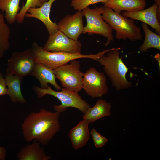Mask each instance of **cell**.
<instances>
[{
  "mask_svg": "<svg viewBox=\"0 0 160 160\" xmlns=\"http://www.w3.org/2000/svg\"><path fill=\"white\" fill-rule=\"evenodd\" d=\"M90 134L92 136L95 145L97 148L103 147L108 141L107 138L103 136L94 128L91 130Z\"/></svg>",
  "mask_w": 160,
  "mask_h": 160,
  "instance_id": "25",
  "label": "cell"
},
{
  "mask_svg": "<svg viewBox=\"0 0 160 160\" xmlns=\"http://www.w3.org/2000/svg\"><path fill=\"white\" fill-rule=\"evenodd\" d=\"M141 26L145 34V39L143 44L139 48L141 52H145L148 49L154 48L160 50V35L150 29L148 25L143 23Z\"/></svg>",
  "mask_w": 160,
  "mask_h": 160,
  "instance_id": "21",
  "label": "cell"
},
{
  "mask_svg": "<svg viewBox=\"0 0 160 160\" xmlns=\"http://www.w3.org/2000/svg\"><path fill=\"white\" fill-rule=\"evenodd\" d=\"M56 0H49L39 8H29L25 17H33L41 21L45 25L49 34L51 35L58 31L57 24L50 20V13L52 5Z\"/></svg>",
  "mask_w": 160,
  "mask_h": 160,
  "instance_id": "12",
  "label": "cell"
},
{
  "mask_svg": "<svg viewBox=\"0 0 160 160\" xmlns=\"http://www.w3.org/2000/svg\"><path fill=\"white\" fill-rule=\"evenodd\" d=\"M102 14L103 19L116 31L115 38L132 41L142 39L140 28L135 24L134 20L115 12L112 9L103 5Z\"/></svg>",
  "mask_w": 160,
  "mask_h": 160,
  "instance_id": "4",
  "label": "cell"
},
{
  "mask_svg": "<svg viewBox=\"0 0 160 160\" xmlns=\"http://www.w3.org/2000/svg\"><path fill=\"white\" fill-rule=\"evenodd\" d=\"M22 147L17 154L18 160H49L52 158L47 155L40 143L35 140Z\"/></svg>",
  "mask_w": 160,
  "mask_h": 160,
  "instance_id": "15",
  "label": "cell"
},
{
  "mask_svg": "<svg viewBox=\"0 0 160 160\" xmlns=\"http://www.w3.org/2000/svg\"><path fill=\"white\" fill-rule=\"evenodd\" d=\"M111 108L110 103L103 99H98L95 105L89 108L84 114L83 119L89 124L93 123L101 118L110 116Z\"/></svg>",
  "mask_w": 160,
  "mask_h": 160,
  "instance_id": "19",
  "label": "cell"
},
{
  "mask_svg": "<svg viewBox=\"0 0 160 160\" xmlns=\"http://www.w3.org/2000/svg\"><path fill=\"white\" fill-rule=\"evenodd\" d=\"M10 33V28L4 22L3 14H0V58L9 48Z\"/></svg>",
  "mask_w": 160,
  "mask_h": 160,
  "instance_id": "22",
  "label": "cell"
},
{
  "mask_svg": "<svg viewBox=\"0 0 160 160\" xmlns=\"http://www.w3.org/2000/svg\"><path fill=\"white\" fill-rule=\"evenodd\" d=\"M20 0H0V10L5 12V17L10 24L16 21L20 7Z\"/></svg>",
  "mask_w": 160,
  "mask_h": 160,
  "instance_id": "20",
  "label": "cell"
},
{
  "mask_svg": "<svg viewBox=\"0 0 160 160\" xmlns=\"http://www.w3.org/2000/svg\"><path fill=\"white\" fill-rule=\"evenodd\" d=\"M158 5L156 3L145 9L134 12L123 11L121 15L129 18L139 20L150 25L160 35V25L157 17Z\"/></svg>",
  "mask_w": 160,
  "mask_h": 160,
  "instance_id": "13",
  "label": "cell"
},
{
  "mask_svg": "<svg viewBox=\"0 0 160 160\" xmlns=\"http://www.w3.org/2000/svg\"><path fill=\"white\" fill-rule=\"evenodd\" d=\"M30 75L35 77L39 80L42 88H47L49 86L47 85L48 83L52 84L57 91L61 88L56 81V77L53 70L41 63H36Z\"/></svg>",
  "mask_w": 160,
  "mask_h": 160,
  "instance_id": "17",
  "label": "cell"
},
{
  "mask_svg": "<svg viewBox=\"0 0 160 160\" xmlns=\"http://www.w3.org/2000/svg\"><path fill=\"white\" fill-rule=\"evenodd\" d=\"M36 63H41L46 67L53 70L68 64L70 61L78 59L89 58L97 61L103 55L112 49H105L95 54H74L65 52H52L45 50L43 47L36 42L31 44Z\"/></svg>",
  "mask_w": 160,
  "mask_h": 160,
  "instance_id": "3",
  "label": "cell"
},
{
  "mask_svg": "<svg viewBox=\"0 0 160 160\" xmlns=\"http://www.w3.org/2000/svg\"><path fill=\"white\" fill-rule=\"evenodd\" d=\"M60 114L45 109L30 113L21 125L25 140L29 142L35 140L43 145H47L60 130Z\"/></svg>",
  "mask_w": 160,
  "mask_h": 160,
  "instance_id": "1",
  "label": "cell"
},
{
  "mask_svg": "<svg viewBox=\"0 0 160 160\" xmlns=\"http://www.w3.org/2000/svg\"><path fill=\"white\" fill-rule=\"evenodd\" d=\"M4 79L7 86V95L11 101L15 103H26V100L22 94L21 88L23 77L7 73Z\"/></svg>",
  "mask_w": 160,
  "mask_h": 160,
  "instance_id": "16",
  "label": "cell"
},
{
  "mask_svg": "<svg viewBox=\"0 0 160 160\" xmlns=\"http://www.w3.org/2000/svg\"><path fill=\"white\" fill-rule=\"evenodd\" d=\"M120 49L112 48L97 60L103 66L104 71L117 91L127 89L132 85V82L126 79L128 68L119 57Z\"/></svg>",
  "mask_w": 160,
  "mask_h": 160,
  "instance_id": "2",
  "label": "cell"
},
{
  "mask_svg": "<svg viewBox=\"0 0 160 160\" xmlns=\"http://www.w3.org/2000/svg\"><path fill=\"white\" fill-rule=\"evenodd\" d=\"M107 79L104 74L91 67L84 73L82 89L92 98L102 97L108 92Z\"/></svg>",
  "mask_w": 160,
  "mask_h": 160,
  "instance_id": "9",
  "label": "cell"
},
{
  "mask_svg": "<svg viewBox=\"0 0 160 160\" xmlns=\"http://www.w3.org/2000/svg\"><path fill=\"white\" fill-rule=\"evenodd\" d=\"M36 63L31 48L22 52H15L8 60L6 72L23 77L30 75Z\"/></svg>",
  "mask_w": 160,
  "mask_h": 160,
  "instance_id": "8",
  "label": "cell"
},
{
  "mask_svg": "<svg viewBox=\"0 0 160 160\" xmlns=\"http://www.w3.org/2000/svg\"><path fill=\"white\" fill-rule=\"evenodd\" d=\"M83 16L81 11L66 15L58 23V30L70 38L78 40L83 31Z\"/></svg>",
  "mask_w": 160,
  "mask_h": 160,
  "instance_id": "11",
  "label": "cell"
},
{
  "mask_svg": "<svg viewBox=\"0 0 160 160\" xmlns=\"http://www.w3.org/2000/svg\"><path fill=\"white\" fill-rule=\"evenodd\" d=\"M108 0H71L70 5L77 11H81L90 5L99 2L102 3Z\"/></svg>",
  "mask_w": 160,
  "mask_h": 160,
  "instance_id": "24",
  "label": "cell"
},
{
  "mask_svg": "<svg viewBox=\"0 0 160 160\" xmlns=\"http://www.w3.org/2000/svg\"><path fill=\"white\" fill-rule=\"evenodd\" d=\"M40 0H27L25 4H23L18 13L16 21L19 23H22L28 9L30 8L36 7L41 6Z\"/></svg>",
  "mask_w": 160,
  "mask_h": 160,
  "instance_id": "23",
  "label": "cell"
},
{
  "mask_svg": "<svg viewBox=\"0 0 160 160\" xmlns=\"http://www.w3.org/2000/svg\"><path fill=\"white\" fill-rule=\"evenodd\" d=\"M6 86L5 79L0 72V96L7 95V89Z\"/></svg>",
  "mask_w": 160,
  "mask_h": 160,
  "instance_id": "26",
  "label": "cell"
},
{
  "mask_svg": "<svg viewBox=\"0 0 160 160\" xmlns=\"http://www.w3.org/2000/svg\"><path fill=\"white\" fill-rule=\"evenodd\" d=\"M154 58L158 61L159 63V65L160 66V55L159 53L156 54L154 56Z\"/></svg>",
  "mask_w": 160,
  "mask_h": 160,
  "instance_id": "28",
  "label": "cell"
},
{
  "mask_svg": "<svg viewBox=\"0 0 160 160\" xmlns=\"http://www.w3.org/2000/svg\"><path fill=\"white\" fill-rule=\"evenodd\" d=\"M83 16L85 17L87 24L84 27L83 33H88L90 35L94 34L102 36L107 38L105 44L108 46L111 41L114 40L113 29L102 18V14L103 7H96L91 9L87 7L82 10Z\"/></svg>",
  "mask_w": 160,
  "mask_h": 160,
  "instance_id": "6",
  "label": "cell"
},
{
  "mask_svg": "<svg viewBox=\"0 0 160 160\" xmlns=\"http://www.w3.org/2000/svg\"><path fill=\"white\" fill-rule=\"evenodd\" d=\"M89 124L87 120L83 119L70 130L68 136L75 150L83 147L87 143L90 135Z\"/></svg>",
  "mask_w": 160,
  "mask_h": 160,
  "instance_id": "14",
  "label": "cell"
},
{
  "mask_svg": "<svg viewBox=\"0 0 160 160\" xmlns=\"http://www.w3.org/2000/svg\"><path fill=\"white\" fill-rule=\"evenodd\" d=\"M103 4L119 14L122 11H140L144 9L146 6L145 0H108Z\"/></svg>",
  "mask_w": 160,
  "mask_h": 160,
  "instance_id": "18",
  "label": "cell"
},
{
  "mask_svg": "<svg viewBox=\"0 0 160 160\" xmlns=\"http://www.w3.org/2000/svg\"><path fill=\"white\" fill-rule=\"evenodd\" d=\"M32 89L39 98L46 95H49L60 100L61 104L54 105L53 108L55 111L60 113L65 111L68 108L72 107L78 109L84 114L91 107L81 98L78 93L70 91L65 88H61V90L60 92L53 90L49 86L47 89L33 86Z\"/></svg>",
  "mask_w": 160,
  "mask_h": 160,
  "instance_id": "5",
  "label": "cell"
},
{
  "mask_svg": "<svg viewBox=\"0 0 160 160\" xmlns=\"http://www.w3.org/2000/svg\"><path fill=\"white\" fill-rule=\"evenodd\" d=\"M7 156V151L5 148L0 146V160H5Z\"/></svg>",
  "mask_w": 160,
  "mask_h": 160,
  "instance_id": "27",
  "label": "cell"
},
{
  "mask_svg": "<svg viewBox=\"0 0 160 160\" xmlns=\"http://www.w3.org/2000/svg\"><path fill=\"white\" fill-rule=\"evenodd\" d=\"M81 45L80 41L70 38L58 30L53 34L49 35L43 48L45 50L52 52H65L80 54Z\"/></svg>",
  "mask_w": 160,
  "mask_h": 160,
  "instance_id": "10",
  "label": "cell"
},
{
  "mask_svg": "<svg viewBox=\"0 0 160 160\" xmlns=\"http://www.w3.org/2000/svg\"><path fill=\"white\" fill-rule=\"evenodd\" d=\"M53 70L62 86L70 91L78 93L82 89L84 73L80 70L81 64L76 60Z\"/></svg>",
  "mask_w": 160,
  "mask_h": 160,
  "instance_id": "7",
  "label": "cell"
},
{
  "mask_svg": "<svg viewBox=\"0 0 160 160\" xmlns=\"http://www.w3.org/2000/svg\"><path fill=\"white\" fill-rule=\"evenodd\" d=\"M48 0H40V3L41 5H42L43 3L46 1H47Z\"/></svg>",
  "mask_w": 160,
  "mask_h": 160,
  "instance_id": "29",
  "label": "cell"
}]
</instances>
